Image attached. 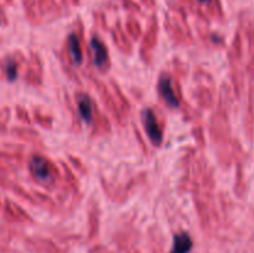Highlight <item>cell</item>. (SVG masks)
I'll return each mask as SVG.
<instances>
[{
  "label": "cell",
  "instance_id": "31",
  "mask_svg": "<svg viewBox=\"0 0 254 253\" xmlns=\"http://www.w3.org/2000/svg\"><path fill=\"white\" fill-rule=\"evenodd\" d=\"M170 66H171V69H173V71H171L173 76H175L176 78H179L180 81L188 76L189 73L188 63L184 62L181 59H179L178 56H175L173 60H171Z\"/></svg>",
  "mask_w": 254,
  "mask_h": 253
},
{
  "label": "cell",
  "instance_id": "35",
  "mask_svg": "<svg viewBox=\"0 0 254 253\" xmlns=\"http://www.w3.org/2000/svg\"><path fill=\"white\" fill-rule=\"evenodd\" d=\"M11 119V109L9 106L0 108V134H5L9 130V123Z\"/></svg>",
  "mask_w": 254,
  "mask_h": 253
},
{
  "label": "cell",
  "instance_id": "47",
  "mask_svg": "<svg viewBox=\"0 0 254 253\" xmlns=\"http://www.w3.org/2000/svg\"><path fill=\"white\" fill-rule=\"evenodd\" d=\"M0 42H1V37H0Z\"/></svg>",
  "mask_w": 254,
  "mask_h": 253
},
{
  "label": "cell",
  "instance_id": "40",
  "mask_svg": "<svg viewBox=\"0 0 254 253\" xmlns=\"http://www.w3.org/2000/svg\"><path fill=\"white\" fill-rule=\"evenodd\" d=\"M93 19H94V22L97 24V26L99 27L101 30H103V31H109V25H108V21H107V17L106 15H104L103 11H101V10H97V11L93 12Z\"/></svg>",
  "mask_w": 254,
  "mask_h": 253
},
{
  "label": "cell",
  "instance_id": "33",
  "mask_svg": "<svg viewBox=\"0 0 254 253\" xmlns=\"http://www.w3.org/2000/svg\"><path fill=\"white\" fill-rule=\"evenodd\" d=\"M196 31H197L200 40L207 41L208 44H211L212 46H221V45H223L222 36H220V35L216 34V32H207L206 30L203 31V30L198 26L196 27Z\"/></svg>",
  "mask_w": 254,
  "mask_h": 253
},
{
  "label": "cell",
  "instance_id": "27",
  "mask_svg": "<svg viewBox=\"0 0 254 253\" xmlns=\"http://www.w3.org/2000/svg\"><path fill=\"white\" fill-rule=\"evenodd\" d=\"M31 117L32 122H35V123H36L37 126H41V128L50 130V129H52V126H54V117L50 113H47V112L42 111L39 107L32 109Z\"/></svg>",
  "mask_w": 254,
  "mask_h": 253
},
{
  "label": "cell",
  "instance_id": "15",
  "mask_svg": "<svg viewBox=\"0 0 254 253\" xmlns=\"http://www.w3.org/2000/svg\"><path fill=\"white\" fill-rule=\"evenodd\" d=\"M42 22H52L64 15V10L57 0H35Z\"/></svg>",
  "mask_w": 254,
  "mask_h": 253
},
{
  "label": "cell",
  "instance_id": "23",
  "mask_svg": "<svg viewBox=\"0 0 254 253\" xmlns=\"http://www.w3.org/2000/svg\"><path fill=\"white\" fill-rule=\"evenodd\" d=\"M22 7H24V12H25V16H26V20L32 25V26H40V25H44L41 16H40L39 10H37L35 0H22Z\"/></svg>",
  "mask_w": 254,
  "mask_h": 253
},
{
  "label": "cell",
  "instance_id": "4",
  "mask_svg": "<svg viewBox=\"0 0 254 253\" xmlns=\"http://www.w3.org/2000/svg\"><path fill=\"white\" fill-rule=\"evenodd\" d=\"M156 91L160 101L170 111H180L185 103L181 81L173 76L170 71L160 72L156 82Z\"/></svg>",
  "mask_w": 254,
  "mask_h": 253
},
{
  "label": "cell",
  "instance_id": "9",
  "mask_svg": "<svg viewBox=\"0 0 254 253\" xmlns=\"http://www.w3.org/2000/svg\"><path fill=\"white\" fill-rule=\"evenodd\" d=\"M89 56L91 63L101 74H107L112 68L111 52L104 40L99 36L98 32H92L89 39Z\"/></svg>",
  "mask_w": 254,
  "mask_h": 253
},
{
  "label": "cell",
  "instance_id": "41",
  "mask_svg": "<svg viewBox=\"0 0 254 253\" xmlns=\"http://www.w3.org/2000/svg\"><path fill=\"white\" fill-rule=\"evenodd\" d=\"M121 1L122 4H123V6L126 7V9H128L129 11L136 12V14H140L141 12L140 5L136 1H134V0H121Z\"/></svg>",
  "mask_w": 254,
  "mask_h": 253
},
{
  "label": "cell",
  "instance_id": "19",
  "mask_svg": "<svg viewBox=\"0 0 254 253\" xmlns=\"http://www.w3.org/2000/svg\"><path fill=\"white\" fill-rule=\"evenodd\" d=\"M32 195H34L35 200H36L37 206L42 207L44 210L49 211L51 213H59L61 212L62 208L60 206L59 201L54 197V196L49 195L46 191H42V190H31Z\"/></svg>",
  "mask_w": 254,
  "mask_h": 253
},
{
  "label": "cell",
  "instance_id": "28",
  "mask_svg": "<svg viewBox=\"0 0 254 253\" xmlns=\"http://www.w3.org/2000/svg\"><path fill=\"white\" fill-rule=\"evenodd\" d=\"M10 191H12V192L15 193V196H17V197H19L20 200L24 201V202L29 203V205L31 206H37L36 200H35L31 191L26 190V189H25L21 184L17 183V181H12L11 186H10Z\"/></svg>",
  "mask_w": 254,
  "mask_h": 253
},
{
  "label": "cell",
  "instance_id": "5",
  "mask_svg": "<svg viewBox=\"0 0 254 253\" xmlns=\"http://www.w3.org/2000/svg\"><path fill=\"white\" fill-rule=\"evenodd\" d=\"M146 180V173L140 171V173L135 174L128 179L124 183H114V181L109 180L107 176L101 175L99 178V183H101V188L103 192L106 193L107 197L114 203H124L131 193L143 185Z\"/></svg>",
  "mask_w": 254,
  "mask_h": 253
},
{
  "label": "cell",
  "instance_id": "18",
  "mask_svg": "<svg viewBox=\"0 0 254 253\" xmlns=\"http://www.w3.org/2000/svg\"><path fill=\"white\" fill-rule=\"evenodd\" d=\"M193 98H195L196 104L200 109H207L212 106L213 96L212 92L208 88L207 83H203L201 81H196V87L193 88Z\"/></svg>",
  "mask_w": 254,
  "mask_h": 253
},
{
  "label": "cell",
  "instance_id": "1",
  "mask_svg": "<svg viewBox=\"0 0 254 253\" xmlns=\"http://www.w3.org/2000/svg\"><path fill=\"white\" fill-rule=\"evenodd\" d=\"M79 121L89 126L92 138L106 136L112 133V119L97 104L93 97L84 89H77L73 98Z\"/></svg>",
  "mask_w": 254,
  "mask_h": 253
},
{
  "label": "cell",
  "instance_id": "42",
  "mask_svg": "<svg viewBox=\"0 0 254 253\" xmlns=\"http://www.w3.org/2000/svg\"><path fill=\"white\" fill-rule=\"evenodd\" d=\"M7 24H9V19H7L4 9H2L1 5H0V26H6Z\"/></svg>",
  "mask_w": 254,
  "mask_h": 253
},
{
  "label": "cell",
  "instance_id": "30",
  "mask_svg": "<svg viewBox=\"0 0 254 253\" xmlns=\"http://www.w3.org/2000/svg\"><path fill=\"white\" fill-rule=\"evenodd\" d=\"M44 77L42 74H40L39 72H36L35 69H32L29 64L26 63L24 68V74H22V78L26 82L29 86L31 87H41L44 83Z\"/></svg>",
  "mask_w": 254,
  "mask_h": 253
},
{
  "label": "cell",
  "instance_id": "25",
  "mask_svg": "<svg viewBox=\"0 0 254 253\" xmlns=\"http://www.w3.org/2000/svg\"><path fill=\"white\" fill-rule=\"evenodd\" d=\"M87 215H88V225L91 233H97L99 226V217H101V207L94 198L89 201L88 207H87Z\"/></svg>",
  "mask_w": 254,
  "mask_h": 253
},
{
  "label": "cell",
  "instance_id": "7",
  "mask_svg": "<svg viewBox=\"0 0 254 253\" xmlns=\"http://www.w3.org/2000/svg\"><path fill=\"white\" fill-rule=\"evenodd\" d=\"M83 74L86 76L87 81H88L92 86H94V88L97 89V93H98L101 102L103 103L109 118L113 119L119 126H126L127 117L122 113L121 108H119L118 104H117L109 86H107L99 77H97V74L94 73L92 68H87V71H84Z\"/></svg>",
  "mask_w": 254,
  "mask_h": 253
},
{
  "label": "cell",
  "instance_id": "14",
  "mask_svg": "<svg viewBox=\"0 0 254 253\" xmlns=\"http://www.w3.org/2000/svg\"><path fill=\"white\" fill-rule=\"evenodd\" d=\"M10 134L17 140H21L24 143L31 144L35 148L45 149V141L42 136L40 135L36 129L32 128L31 126H16L10 129Z\"/></svg>",
  "mask_w": 254,
  "mask_h": 253
},
{
  "label": "cell",
  "instance_id": "22",
  "mask_svg": "<svg viewBox=\"0 0 254 253\" xmlns=\"http://www.w3.org/2000/svg\"><path fill=\"white\" fill-rule=\"evenodd\" d=\"M193 247V241L190 233L186 231H180L175 233L173 238L170 253H190Z\"/></svg>",
  "mask_w": 254,
  "mask_h": 253
},
{
  "label": "cell",
  "instance_id": "45",
  "mask_svg": "<svg viewBox=\"0 0 254 253\" xmlns=\"http://www.w3.org/2000/svg\"><path fill=\"white\" fill-rule=\"evenodd\" d=\"M0 1L4 2V4H6V5H11L12 2H14V0H0Z\"/></svg>",
  "mask_w": 254,
  "mask_h": 253
},
{
  "label": "cell",
  "instance_id": "32",
  "mask_svg": "<svg viewBox=\"0 0 254 253\" xmlns=\"http://www.w3.org/2000/svg\"><path fill=\"white\" fill-rule=\"evenodd\" d=\"M27 64L31 67L32 69H35L36 72H39L40 74L45 76V64L44 61H42V57L41 55L39 54L37 51H31L29 52V59H27Z\"/></svg>",
  "mask_w": 254,
  "mask_h": 253
},
{
  "label": "cell",
  "instance_id": "24",
  "mask_svg": "<svg viewBox=\"0 0 254 253\" xmlns=\"http://www.w3.org/2000/svg\"><path fill=\"white\" fill-rule=\"evenodd\" d=\"M124 30H126L127 35L129 36V39L131 41H139L143 36V26H141L140 22L136 20V17H134L133 15L127 17L126 22H124Z\"/></svg>",
  "mask_w": 254,
  "mask_h": 253
},
{
  "label": "cell",
  "instance_id": "46",
  "mask_svg": "<svg viewBox=\"0 0 254 253\" xmlns=\"http://www.w3.org/2000/svg\"><path fill=\"white\" fill-rule=\"evenodd\" d=\"M1 205H2V201H1V198H0V210H1Z\"/></svg>",
  "mask_w": 254,
  "mask_h": 253
},
{
  "label": "cell",
  "instance_id": "34",
  "mask_svg": "<svg viewBox=\"0 0 254 253\" xmlns=\"http://www.w3.org/2000/svg\"><path fill=\"white\" fill-rule=\"evenodd\" d=\"M67 163L79 175H87L88 174V168H87L84 161L79 156L73 155V154H67Z\"/></svg>",
  "mask_w": 254,
  "mask_h": 253
},
{
  "label": "cell",
  "instance_id": "6",
  "mask_svg": "<svg viewBox=\"0 0 254 253\" xmlns=\"http://www.w3.org/2000/svg\"><path fill=\"white\" fill-rule=\"evenodd\" d=\"M84 37H86V32H84L83 22L79 19L76 20L74 29L67 35L64 46H62L67 57L71 60L76 68L83 66L86 55L89 56V49L87 47V41ZM89 59H91V56H89Z\"/></svg>",
  "mask_w": 254,
  "mask_h": 253
},
{
  "label": "cell",
  "instance_id": "26",
  "mask_svg": "<svg viewBox=\"0 0 254 253\" xmlns=\"http://www.w3.org/2000/svg\"><path fill=\"white\" fill-rule=\"evenodd\" d=\"M64 106H66L67 113L71 116L72 130H73L74 133H81V131H82V122L79 121V117H78V113H77L76 107H74L73 99H72V97L69 96L68 93L64 94Z\"/></svg>",
  "mask_w": 254,
  "mask_h": 253
},
{
  "label": "cell",
  "instance_id": "13",
  "mask_svg": "<svg viewBox=\"0 0 254 253\" xmlns=\"http://www.w3.org/2000/svg\"><path fill=\"white\" fill-rule=\"evenodd\" d=\"M1 211L4 213V217L6 220L11 221V222H17V223H31L34 222V218L31 217L29 212L22 207L21 205H19L15 201L10 200V198H5L2 201L1 205Z\"/></svg>",
  "mask_w": 254,
  "mask_h": 253
},
{
  "label": "cell",
  "instance_id": "11",
  "mask_svg": "<svg viewBox=\"0 0 254 253\" xmlns=\"http://www.w3.org/2000/svg\"><path fill=\"white\" fill-rule=\"evenodd\" d=\"M27 59L21 51L16 50L5 55L0 60V72L7 82H15L19 78L20 72L24 71Z\"/></svg>",
  "mask_w": 254,
  "mask_h": 253
},
{
  "label": "cell",
  "instance_id": "43",
  "mask_svg": "<svg viewBox=\"0 0 254 253\" xmlns=\"http://www.w3.org/2000/svg\"><path fill=\"white\" fill-rule=\"evenodd\" d=\"M61 1L64 6L68 7V6H78L81 0H61Z\"/></svg>",
  "mask_w": 254,
  "mask_h": 253
},
{
  "label": "cell",
  "instance_id": "16",
  "mask_svg": "<svg viewBox=\"0 0 254 253\" xmlns=\"http://www.w3.org/2000/svg\"><path fill=\"white\" fill-rule=\"evenodd\" d=\"M109 31H111L112 41H113L114 46L117 47L118 51H121L124 55L133 54V41L129 39L121 21H116V24L109 29Z\"/></svg>",
  "mask_w": 254,
  "mask_h": 253
},
{
  "label": "cell",
  "instance_id": "20",
  "mask_svg": "<svg viewBox=\"0 0 254 253\" xmlns=\"http://www.w3.org/2000/svg\"><path fill=\"white\" fill-rule=\"evenodd\" d=\"M57 57H59V61H60V64H61L62 71H64V74H66L67 78H68L69 81L73 82V83L78 84V86H82L83 82H82L81 76L78 74V71H77L74 64L71 62V60L67 57L66 52L64 51V49H61L59 52H57Z\"/></svg>",
  "mask_w": 254,
  "mask_h": 253
},
{
  "label": "cell",
  "instance_id": "37",
  "mask_svg": "<svg viewBox=\"0 0 254 253\" xmlns=\"http://www.w3.org/2000/svg\"><path fill=\"white\" fill-rule=\"evenodd\" d=\"M198 5L201 6V9L207 10L208 14L216 15L220 12V4H218V0H197Z\"/></svg>",
  "mask_w": 254,
  "mask_h": 253
},
{
  "label": "cell",
  "instance_id": "38",
  "mask_svg": "<svg viewBox=\"0 0 254 253\" xmlns=\"http://www.w3.org/2000/svg\"><path fill=\"white\" fill-rule=\"evenodd\" d=\"M11 171H9L5 166L0 164V188L10 190L11 183L14 181V179H11Z\"/></svg>",
  "mask_w": 254,
  "mask_h": 253
},
{
  "label": "cell",
  "instance_id": "8",
  "mask_svg": "<svg viewBox=\"0 0 254 253\" xmlns=\"http://www.w3.org/2000/svg\"><path fill=\"white\" fill-rule=\"evenodd\" d=\"M140 123L145 138H148L154 148H160L165 135V122L160 114L151 107H145L140 112Z\"/></svg>",
  "mask_w": 254,
  "mask_h": 253
},
{
  "label": "cell",
  "instance_id": "29",
  "mask_svg": "<svg viewBox=\"0 0 254 253\" xmlns=\"http://www.w3.org/2000/svg\"><path fill=\"white\" fill-rule=\"evenodd\" d=\"M192 128H191V133H192L193 139L196 141V145L198 149L205 148L206 138H205V129L202 126V122H201V114L196 117L192 122Z\"/></svg>",
  "mask_w": 254,
  "mask_h": 253
},
{
  "label": "cell",
  "instance_id": "3",
  "mask_svg": "<svg viewBox=\"0 0 254 253\" xmlns=\"http://www.w3.org/2000/svg\"><path fill=\"white\" fill-rule=\"evenodd\" d=\"M169 11L164 16V29L171 41L178 46H192L195 45V36L188 21L186 10L180 2L169 0Z\"/></svg>",
  "mask_w": 254,
  "mask_h": 253
},
{
  "label": "cell",
  "instance_id": "36",
  "mask_svg": "<svg viewBox=\"0 0 254 253\" xmlns=\"http://www.w3.org/2000/svg\"><path fill=\"white\" fill-rule=\"evenodd\" d=\"M15 116H16L17 121L21 122L25 126H31L32 124V117L29 109L25 108L21 104H16L15 106Z\"/></svg>",
  "mask_w": 254,
  "mask_h": 253
},
{
  "label": "cell",
  "instance_id": "44",
  "mask_svg": "<svg viewBox=\"0 0 254 253\" xmlns=\"http://www.w3.org/2000/svg\"><path fill=\"white\" fill-rule=\"evenodd\" d=\"M141 2H143L144 5H145L146 7H149V9H154L156 5V1L155 0H140Z\"/></svg>",
  "mask_w": 254,
  "mask_h": 253
},
{
  "label": "cell",
  "instance_id": "17",
  "mask_svg": "<svg viewBox=\"0 0 254 253\" xmlns=\"http://www.w3.org/2000/svg\"><path fill=\"white\" fill-rule=\"evenodd\" d=\"M59 165L62 171V186L67 190L71 191L74 195H82L81 193V183L77 176L76 171L69 166V164L64 160H60Z\"/></svg>",
  "mask_w": 254,
  "mask_h": 253
},
{
  "label": "cell",
  "instance_id": "10",
  "mask_svg": "<svg viewBox=\"0 0 254 253\" xmlns=\"http://www.w3.org/2000/svg\"><path fill=\"white\" fill-rule=\"evenodd\" d=\"M159 20L156 15H151L150 20H149L148 27H146L145 32H143V36L139 40L140 41V46H139V56H140L141 61L145 64L153 63L154 59V51L156 49L159 40Z\"/></svg>",
  "mask_w": 254,
  "mask_h": 253
},
{
  "label": "cell",
  "instance_id": "21",
  "mask_svg": "<svg viewBox=\"0 0 254 253\" xmlns=\"http://www.w3.org/2000/svg\"><path fill=\"white\" fill-rule=\"evenodd\" d=\"M109 88H111L112 93H113L114 96V99H116L117 104H118V107L121 108L122 113L128 118V116L131 112V104L130 102H129L128 97L126 96V93H124L122 87L119 86V83L116 81V79L113 78L109 79Z\"/></svg>",
  "mask_w": 254,
  "mask_h": 253
},
{
  "label": "cell",
  "instance_id": "2",
  "mask_svg": "<svg viewBox=\"0 0 254 253\" xmlns=\"http://www.w3.org/2000/svg\"><path fill=\"white\" fill-rule=\"evenodd\" d=\"M26 168L31 180L46 191H57L61 186V168L50 156L32 151L26 159Z\"/></svg>",
  "mask_w": 254,
  "mask_h": 253
},
{
  "label": "cell",
  "instance_id": "39",
  "mask_svg": "<svg viewBox=\"0 0 254 253\" xmlns=\"http://www.w3.org/2000/svg\"><path fill=\"white\" fill-rule=\"evenodd\" d=\"M133 130H134V135H135V139H136V143L139 144V146H140L144 155H150V148H149L148 143H146V138L145 136H143V134H141L140 129L134 124Z\"/></svg>",
  "mask_w": 254,
  "mask_h": 253
},
{
  "label": "cell",
  "instance_id": "12",
  "mask_svg": "<svg viewBox=\"0 0 254 253\" xmlns=\"http://www.w3.org/2000/svg\"><path fill=\"white\" fill-rule=\"evenodd\" d=\"M25 163L24 146L16 144H5L0 149V164L11 173L20 170Z\"/></svg>",
  "mask_w": 254,
  "mask_h": 253
}]
</instances>
